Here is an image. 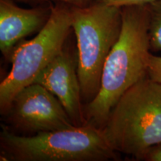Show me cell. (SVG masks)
<instances>
[{"instance_id":"cell-1","label":"cell","mask_w":161,"mask_h":161,"mask_svg":"<svg viewBox=\"0 0 161 161\" xmlns=\"http://www.w3.org/2000/svg\"><path fill=\"white\" fill-rule=\"evenodd\" d=\"M119 37L107 58L99 91L84 106L86 123L102 128L123 94L147 75L150 53L147 5L122 7Z\"/></svg>"},{"instance_id":"cell-2","label":"cell","mask_w":161,"mask_h":161,"mask_svg":"<svg viewBox=\"0 0 161 161\" xmlns=\"http://www.w3.org/2000/svg\"><path fill=\"white\" fill-rule=\"evenodd\" d=\"M102 128L117 153L140 160L161 142V84L147 75L116 102Z\"/></svg>"},{"instance_id":"cell-3","label":"cell","mask_w":161,"mask_h":161,"mask_svg":"<svg viewBox=\"0 0 161 161\" xmlns=\"http://www.w3.org/2000/svg\"><path fill=\"white\" fill-rule=\"evenodd\" d=\"M0 146L5 160L106 161L117 160L102 128L86 123L68 129L20 136L2 125Z\"/></svg>"},{"instance_id":"cell-4","label":"cell","mask_w":161,"mask_h":161,"mask_svg":"<svg viewBox=\"0 0 161 161\" xmlns=\"http://www.w3.org/2000/svg\"><path fill=\"white\" fill-rule=\"evenodd\" d=\"M71 11L82 99L90 102L99 91L104 64L119 37L122 8L94 2L85 7L71 6Z\"/></svg>"},{"instance_id":"cell-5","label":"cell","mask_w":161,"mask_h":161,"mask_svg":"<svg viewBox=\"0 0 161 161\" xmlns=\"http://www.w3.org/2000/svg\"><path fill=\"white\" fill-rule=\"evenodd\" d=\"M72 28L71 6L62 3L52 5L51 15L32 40L15 46L10 61L11 72L0 84V110L6 115L15 96L36 78L64 49Z\"/></svg>"},{"instance_id":"cell-6","label":"cell","mask_w":161,"mask_h":161,"mask_svg":"<svg viewBox=\"0 0 161 161\" xmlns=\"http://www.w3.org/2000/svg\"><path fill=\"white\" fill-rule=\"evenodd\" d=\"M6 115L10 123L25 132L37 134L75 127L58 98L36 83L20 90Z\"/></svg>"},{"instance_id":"cell-7","label":"cell","mask_w":161,"mask_h":161,"mask_svg":"<svg viewBox=\"0 0 161 161\" xmlns=\"http://www.w3.org/2000/svg\"><path fill=\"white\" fill-rule=\"evenodd\" d=\"M35 83L58 98L75 126L86 124L78 68L69 52L62 50L40 72Z\"/></svg>"},{"instance_id":"cell-8","label":"cell","mask_w":161,"mask_h":161,"mask_svg":"<svg viewBox=\"0 0 161 161\" xmlns=\"http://www.w3.org/2000/svg\"><path fill=\"white\" fill-rule=\"evenodd\" d=\"M51 12L52 5L28 9L13 0H0V49L4 57L10 59L22 39L43 29Z\"/></svg>"},{"instance_id":"cell-9","label":"cell","mask_w":161,"mask_h":161,"mask_svg":"<svg viewBox=\"0 0 161 161\" xmlns=\"http://www.w3.org/2000/svg\"><path fill=\"white\" fill-rule=\"evenodd\" d=\"M149 18L150 48L154 52H161V0L147 4Z\"/></svg>"},{"instance_id":"cell-10","label":"cell","mask_w":161,"mask_h":161,"mask_svg":"<svg viewBox=\"0 0 161 161\" xmlns=\"http://www.w3.org/2000/svg\"><path fill=\"white\" fill-rule=\"evenodd\" d=\"M147 75L154 81L161 84V57L151 54L148 58Z\"/></svg>"},{"instance_id":"cell-11","label":"cell","mask_w":161,"mask_h":161,"mask_svg":"<svg viewBox=\"0 0 161 161\" xmlns=\"http://www.w3.org/2000/svg\"><path fill=\"white\" fill-rule=\"evenodd\" d=\"M154 1L157 0H95V2H98L105 5L117 6L120 8L128 5H147Z\"/></svg>"},{"instance_id":"cell-12","label":"cell","mask_w":161,"mask_h":161,"mask_svg":"<svg viewBox=\"0 0 161 161\" xmlns=\"http://www.w3.org/2000/svg\"><path fill=\"white\" fill-rule=\"evenodd\" d=\"M23 2H45V1H57L58 3H62L72 7H85L95 2V0H19Z\"/></svg>"},{"instance_id":"cell-13","label":"cell","mask_w":161,"mask_h":161,"mask_svg":"<svg viewBox=\"0 0 161 161\" xmlns=\"http://www.w3.org/2000/svg\"><path fill=\"white\" fill-rule=\"evenodd\" d=\"M140 160L161 161V142L147 151Z\"/></svg>"}]
</instances>
